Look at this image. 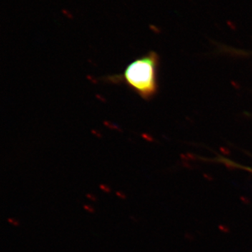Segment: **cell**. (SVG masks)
<instances>
[{
	"label": "cell",
	"instance_id": "cell-1",
	"mask_svg": "<svg viewBox=\"0 0 252 252\" xmlns=\"http://www.w3.org/2000/svg\"><path fill=\"white\" fill-rule=\"evenodd\" d=\"M158 59L154 52L132 61L124 73L104 78L110 84H124L144 99H149L157 94V67Z\"/></svg>",
	"mask_w": 252,
	"mask_h": 252
}]
</instances>
